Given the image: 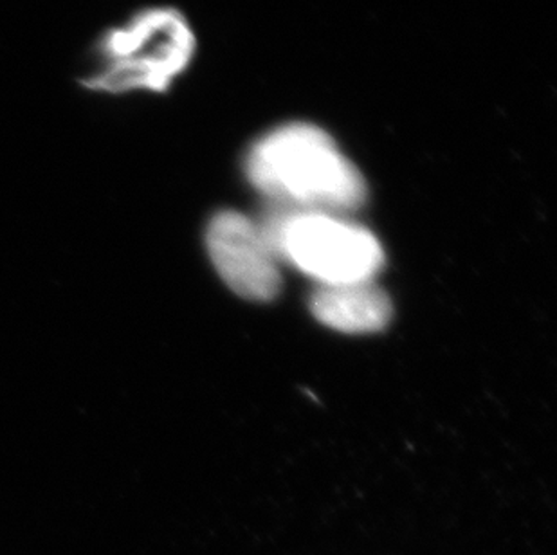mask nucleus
<instances>
[{
  "label": "nucleus",
  "instance_id": "f03ea898",
  "mask_svg": "<svg viewBox=\"0 0 557 555\" xmlns=\"http://www.w3.org/2000/svg\"><path fill=\"white\" fill-rule=\"evenodd\" d=\"M195 51L197 38L183 13L145 10L101 37L84 85L106 95L164 92L188 69Z\"/></svg>",
  "mask_w": 557,
  "mask_h": 555
},
{
  "label": "nucleus",
  "instance_id": "f257e3e1",
  "mask_svg": "<svg viewBox=\"0 0 557 555\" xmlns=\"http://www.w3.org/2000/svg\"><path fill=\"white\" fill-rule=\"evenodd\" d=\"M246 177L282 208L345 215L367 200L363 173L342 152L329 132L293 121L252 143Z\"/></svg>",
  "mask_w": 557,
  "mask_h": 555
},
{
  "label": "nucleus",
  "instance_id": "20e7f679",
  "mask_svg": "<svg viewBox=\"0 0 557 555\" xmlns=\"http://www.w3.org/2000/svg\"><path fill=\"white\" fill-rule=\"evenodd\" d=\"M206 247L216 273L240 298L271 301L278 296L280 260L258 222L238 211H221L208 224Z\"/></svg>",
  "mask_w": 557,
  "mask_h": 555
},
{
  "label": "nucleus",
  "instance_id": "39448f33",
  "mask_svg": "<svg viewBox=\"0 0 557 555\" xmlns=\"http://www.w3.org/2000/svg\"><path fill=\"white\" fill-rule=\"evenodd\" d=\"M315 320L345 334H373L392 320V301L373 282L318 285L310 296Z\"/></svg>",
  "mask_w": 557,
  "mask_h": 555
},
{
  "label": "nucleus",
  "instance_id": "7ed1b4c3",
  "mask_svg": "<svg viewBox=\"0 0 557 555\" xmlns=\"http://www.w3.org/2000/svg\"><path fill=\"white\" fill-rule=\"evenodd\" d=\"M258 225L280 262L300 269L320 285L372 282L383 269L381 242L343 215L282 208Z\"/></svg>",
  "mask_w": 557,
  "mask_h": 555
}]
</instances>
